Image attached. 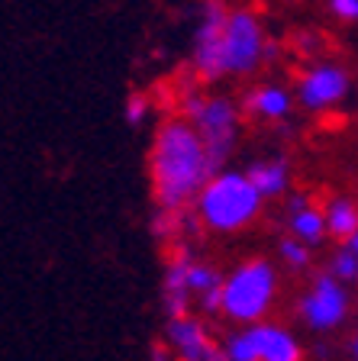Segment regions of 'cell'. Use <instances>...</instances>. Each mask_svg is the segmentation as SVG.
<instances>
[{
  "mask_svg": "<svg viewBox=\"0 0 358 361\" xmlns=\"http://www.w3.org/2000/svg\"><path fill=\"white\" fill-rule=\"evenodd\" d=\"M278 297V268L261 255L239 262L223 278V316L232 323H265Z\"/></svg>",
  "mask_w": 358,
  "mask_h": 361,
  "instance_id": "3",
  "label": "cell"
},
{
  "mask_svg": "<svg viewBox=\"0 0 358 361\" xmlns=\"http://www.w3.org/2000/svg\"><path fill=\"white\" fill-rule=\"evenodd\" d=\"M294 94L287 87H281V84H258V87H252L242 97V116H255V120H265V123H281L291 116L294 110Z\"/></svg>",
  "mask_w": 358,
  "mask_h": 361,
  "instance_id": "11",
  "label": "cell"
},
{
  "mask_svg": "<svg viewBox=\"0 0 358 361\" xmlns=\"http://www.w3.org/2000/svg\"><path fill=\"white\" fill-rule=\"evenodd\" d=\"M349 310H352V297H349V287L339 284L329 271L316 274L310 290L304 293L297 300V316L300 323L306 326L310 332H333L349 319Z\"/></svg>",
  "mask_w": 358,
  "mask_h": 361,
  "instance_id": "6",
  "label": "cell"
},
{
  "mask_svg": "<svg viewBox=\"0 0 358 361\" xmlns=\"http://www.w3.org/2000/svg\"><path fill=\"white\" fill-rule=\"evenodd\" d=\"M184 120L201 133L213 171H226V161L239 142L242 106L226 94H191L184 100Z\"/></svg>",
  "mask_w": 358,
  "mask_h": 361,
  "instance_id": "4",
  "label": "cell"
},
{
  "mask_svg": "<svg viewBox=\"0 0 358 361\" xmlns=\"http://www.w3.org/2000/svg\"><path fill=\"white\" fill-rule=\"evenodd\" d=\"M246 174L265 200H278V197H284L287 188H291V165H287L284 155L258 158V161H252V165L246 168Z\"/></svg>",
  "mask_w": 358,
  "mask_h": 361,
  "instance_id": "14",
  "label": "cell"
},
{
  "mask_svg": "<svg viewBox=\"0 0 358 361\" xmlns=\"http://www.w3.org/2000/svg\"><path fill=\"white\" fill-rule=\"evenodd\" d=\"M191 252L184 245H174L168 262H165V274H162V303L168 319H181V316H191V284H187V274H191Z\"/></svg>",
  "mask_w": 358,
  "mask_h": 361,
  "instance_id": "9",
  "label": "cell"
},
{
  "mask_svg": "<svg viewBox=\"0 0 358 361\" xmlns=\"http://www.w3.org/2000/svg\"><path fill=\"white\" fill-rule=\"evenodd\" d=\"M229 7L223 0H201V23L194 30V52H191V65L194 75L203 84H213L223 78V59H220V42H223V26Z\"/></svg>",
  "mask_w": 358,
  "mask_h": 361,
  "instance_id": "8",
  "label": "cell"
},
{
  "mask_svg": "<svg viewBox=\"0 0 358 361\" xmlns=\"http://www.w3.org/2000/svg\"><path fill=\"white\" fill-rule=\"evenodd\" d=\"M329 274H333V278L339 281V284H358V258L352 255L349 248H342L339 245L336 252H333V258H329Z\"/></svg>",
  "mask_w": 358,
  "mask_h": 361,
  "instance_id": "19",
  "label": "cell"
},
{
  "mask_svg": "<svg viewBox=\"0 0 358 361\" xmlns=\"http://www.w3.org/2000/svg\"><path fill=\"white\" fill-rule=\"evenodd\" d=\"M349 90H352L349 68L336 65V61H320V65H310L304 75L297 78L294 100L310 113H326L342 104V100L349 97Z\"/></svg>",
  "mask_w": 358,
  "mask_h": 361,
  "instance_id": "7",
  "label": "cell"
},
{
  "mask_svg": "<svg viewBox=\"0 0 358 361\" xmlns=\"http://www.w3.org/2000/svg\"><path fill=\"white\" fill-rule=\"evenodd\" d=\"M203 139L184 116H165L152 135L149 180L155 210H191L213 178Z\"/></svg>",
  "mask_w": 358,
  "mask_h": 361,
  "instance_id": "1",
  "label": "cell"
},
{
  "mask_svg": "<svg viewBox=\"0 0 358 361\" xmlns=\"http://www.w3.org/2000/svg\"><path fill=\"white\" fill-rule=\"evenodd\" d=\"M275 55H278V45L268 39V45H265V61H275Z\"/></svg>",
  "mask_w": 358,
  "mask_h": 361,
  "instance_id": "25",
  "label": "cell"
},
{
  "mask_svg": "<svg viewBox=\"0 0 358 361\" xmlns=\"http://www.w3.org/2000/svg\"><path fill=\"white\" fill-rule=\"evenodd\" d=\"M329 13L342 23H358V0H329Z\"/></svg>",
  "mask_w": 358,
  "mask_h": 361,
  "instance_id": "21",
  "label": "cell"
},
{
  "mask_svg": "<svg viewBox=\"0 0 358 361\" xmlns=\"http://www.w3.org/2000/svg\"><path fill=\"white\" fill-rule=\"evenodd\" d=\"M323 213H326V229L333 239L349 242L358 233V200H352V197H333L323 207Z\"/></svg>",
  "mask_w": 358,
  "mask_h": 361,
  "instance_id": "15",
  "label": "cell"
},
{
  "mask_svg": "<svg viewBox=\"0 0 358 361\" xmlns=\"http://www.w3.org/2000/svg\"><path fill=\"white\" fill-rule=\"evenodd\" d=\"M252 336H255V345H258V361H304V345L284 326L255 323Z\"/></svg>",
  "mask_w": 358,
  "mask_h": 361,
  "instance_id": "13",
  "label": "cell"
},
{
  "mask_svg": "<svg viewBox=\"0 0 358 361\" xmlns=\"http://www.w3.org/2000/svg\"><path fill=\"white\" fill-rule=\"evenodd\" d=\"M349 358H352V361H358V332L349 338Z\"/></svg>",
  "mask_w": 358,
  "mask_h": 361,
  "instance_id": "23",
  "label": "cell"
},
{
  "mask_svg": "<svg viewBox=\"0 0 358 361\" xmlns=\"http://www.w3.org/2000/svg\"><path fill=\"white\" fill-rule=\"evenodd\" d=\"M152 113V100L145 90H133L126 100H123V120L129 123V126H142V123L149 120Z\"/></svg>",
  "mask_w": 358,
  "mask_h": 361,
  "instance_id": "20",
  "label": "cell"
},
{
  "mask_svg": "<svg viewBox=\"0 0 358 361\" xmlns=\"http://www.w3.org/2000/svg\"><path fill=\"white\" fill-rule=\"evenodd\" d=\"M213 361H229V358H226V355H223V348H220V355H217V358H213Z\"/></svg>",
  "mask_w": 358,
  "mask_h": 361,
  "instance_id": "26",
  "label": "cell"
},
{
  "mask_svg": "<svg viewBox=\"0 0 358 361\" xmlns=\"http://www.w3.org/2000/svg\"><path fill=\"white\" fill-rule=\"evenodd\" d=\"M223 278L226 274H220L213 264H207V262H194L191 264V274H187V284H191V297H207V293H213V290H220L223 287Z\"/></svg>",
  "mask_w": 358,
  "mask_h": 361,
  "instance_id": "16",
  "label": "cell"
},
{
  "mask_svg": "<svg viewBox=\"0 0 358 361\" xmlns=\"http://www.w3.org/2000/svg\"><path fill=\"white\" fill-rule=\"evenodd\" d=\"M265 45L268 36L261 30L258 16L246 7L229 10L223 26V42H220V59H223V78H246L255 75L265 65Z\"/></svg>",
  "mask_w": 358,
  "mask_h": 361,
  "instance_id": "5",
  "label": "cell"
},
{
  "mask_svg": "<svg viewBox=\"0 0 358 361\" xmlns=\"http://www.w3.org/2000/svg\"><path fill=\"white\" fill-rule=\"evenodd\" d=\"M165 332H168V348H172V355H178V361H213L220 355V345L194 316L168 319Z\"/></svg>",
  "mask_w": 358,
  "mask_h": 361,
  "instance_id": "10",
  "label": "cell"
},
{
  "mask_svg": "<svg viewBox=\"0 0 358 361\" xmlns=\"http://www.w3.org/2000/svg\"><path fill=\"white\" fill-rule=\"evenodd\" d=\"M168 355H172V348L168 345H162V342L152 345V361H168Z\"/></svg>",
  "mask_w": 358,
  "mask_h": 361,
  "instance_id": "22",
  "label": "cell"
},
{
  "mask_svg": "<svg viewBox=\"0 0 358 361\" xmlns=\"http://www.w3.org/2000/svg\"><path fill=\"white\" fill-rule=\"evenodd\" d=\"M261 203H265V197L255 190L249 174L226 168V171L213 174L210 184L201 190V197L194 200V213L210 233L232 235L249 229L258 219Z\"/></svg>",
  "mask_w": 358,
  "mask_h": 361,
  "instance_id": "2",
  "label": "cell"
},
{
  "mask_svg": "<svg viewBox=\"0 0 358 361\" xmlns=\"http://www.w3.org/2000/svg\"><path fill=\"white\" fill-rule=\"evenodd\" d=\"M342 248H349L352 255H355V258H358V233H355V235H352V239H349V242H342Z\"/></svg>",
  "mask_w": 358,
  "mask_h": 361,
  "instance_id": "24",
  "label": "cell"
},
{
  "mask_svg": "<svg viewBox=\"0 0 358 361\" xmlns=\"http://www.w3.org/2000/svg\"><path fill=\"white\" fill-rule=\"evenodd\" d=\"M287 233H291L294 239L304 242L306 248L320 245V242L329 235L326 213H323L320 207H314V203H310V197L294 194L291 200H287Z\"/></svg>",
  "mask_w": 358,
  "mask_h": 361,
  "instance_id": "12",
  "label": "cell"
},
{
  "mask_svg": "<svg viewBox=\"0 0 358 361\" xmlns=\"http://www.w3.org/2000/svg\"><path fill=\"white\" fill-rule=\"evenodd\" d=\"M223 355L229 361H258V345H255L252 326L232 332V336L223 342Z\"/></svg>",
  "mask_w": 358,
  "mask_h": 361,
  "instance_id": "17",
  "label": "cell"
},
{
  "mask_svg": "<svg viewBox=\"0 0 358 361\" xmlns=\"http://www.w3.org/2000/svg\"><path fill=\"white\" fill-rule=\"evenodd\" d=\"M278 258H281L291 271H297V274L310 268V248H306L300 239H294L291 233L278 239Z\"/></svg>",
  "mask_w": 358,
  "mask_h": 361,
  "instance_id": "18",
  "label": "cell"
}]
</instances>
